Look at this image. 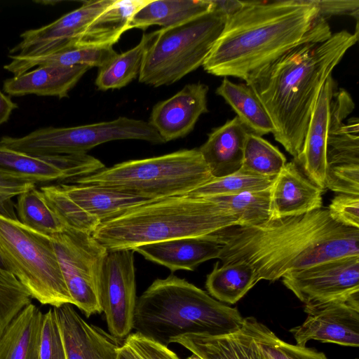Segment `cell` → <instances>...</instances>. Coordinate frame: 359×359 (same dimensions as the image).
Masks as SVG:
<instances>
[{
	"instance_id": "cell-30",
	"label": "cell",
	"mask_w": 359,
	"mask_h": 359,
	"mask_svg": "<svg viewBox=\"0 0 359 359\" xmlns=\"http://www.w3.org/2000/svg\"><path fill=\"white\" fill-rule=\"evenodd\" d=\"M216 93L232 107L250 132L260 136L273 133L274 128L269 114L246 83H233L225 77Z\"/></svg>"
},
{
	"instance_id": "cell-36",
	"label": "cell",
	"mask_w": 359,
	"mask_h": 359,
	"mask_svg": "<svg viewBox=\"0 0 359 359\" xmlns=\"http://www.w3.org/2000/svg\"><path fill=\"white\" fill-rule=\"evenodd\" d=\"M275 177L256 175L241 168L232 174L212 178L187 195L210 197L262 191L271 188Z\"/></svg>"
},
{
	"instance_id": "cell-14",
	"label": "cell",
	"mask_w": 359,
	"mask_h": 359,
	"mask_svg": "<svg viewBox=\"0 0 359 359\" xmlns=\"http://www.w3.org/2000/svg\"><path fill=\"white\" fill-rule=\"evenodd\" d=\"M281 278L304 304L348 298L359 294V256L323 262L288 272Z\"/></svg>"
},
{
	"instance_id": "cell-39",
	"label": "cell",
	"mask_w": 359,
	"mask_h": 359,
	"mask_svg": "<svg viewBox=\"0 0 359 359\" xmlns=\"http://www.w3.org/2000/svg\"><path fill=\"white\" fill-rule=\"evenodd\" d=\"M260 348L266 359H327L321 352L285 342L269 328Z\"/></svg>"
},
{
	"instance_id": "cell-46",
	"label": "cell",
	"mask_w": 359,
	"mask_h": 359,
	"mask_svg": "<svg viewBox=\"0 0 359 359\" xmlns=\"http://www.w3.org/2000/svg\"><path fill=\"white\" fill-rule=\"evenodd\" d=\"M16 108L18 104L0 90V126L9 119L12 111Z\"/></svg>"
},
{
	"instance_id": "cell-12",
	"label": "cell",
	"mask_w": 359,
	"mask_h": 359,
	"mask_svg": "<svg viewBox=\"0 0 359 359\" xmlns=\"http://www.w3.org/2000/svg\"><path fill=\"white\" fill-rule=\"evenodd\" d=\"M355 104L349 93L339 88L330 76L324 83L312 111L302 151L294 161L304 175L324 190L326 150L329 133L336 119L348 116Z\"/></svg>"
},
{
	"instance_id": "cell-44",
	"label": "cell",
	"mask_w": 359,
	"mask_h": 359,
	"mask_svg": "<svg viewBox=\"0 0 359 359\" xmlns=\"http://www.w3.org/2000/svg\"><path fill=\"white\" fill-rule=\"evenodd\" d=\"M135 349L142 359H181L168 346L148 338H141L135 344Z\"/></svg>"
},
{
	"instance_id": "cell-25",
	"label": "cell",
	"mask_w": 359,
	"mask_h": 359,
	"mask_svg": "<svg viewBox=\"0 0 359 359\" xmlns=\"http://www.w3.org/2000/svg\"><path fill=\"white\" fill-rule=\"evenodd\" d=\"M58 186L69 199L100 223L116 218L135 207L154 201L97 184H60Z\"/></svg>"
},
{
	"instance_id": "cell-20",
	"label": "cell",
	"mask_w": 359,
	"mask_h": 359,
	"mask_svg": "<svg viewBox=\"0 0 359 359\" xmlns=\"http://www.w3.org/2000/svg\"><path fill=\"white\" fill-rule=\"evenodd\" d=\"M65 348V359H116L121 340L87 323L72 304L53 307Z\"/></svg>"
},
{
	"instance_id": "cell-1",
	"label": "cell",
	"mask_w": 359,
	"mask_h": 359,
	"mask_svg": "<svg viewBox=\"0 0 359 359\" xmlns=\"http://www.w3.org/2000/svg\"><path fill=\"white\" fill-rule=\"evenodd\" d=\"M221 245L222 264L244 262L259 280L274 281L285 273L328 260L359 256V229L335 221L327 208L235 226L206 236Z\"/></svg>"
},
{
	"instance_id": "cell-47",
	"label": "cell",
	"mask_w": 359,
	"mask_h": 359,
	"mask_svg": "<svg viewBox=\"0 0 359 359\" xmlns=\"http://www.w3.org/2000/svg\"><path fill=\"white\" fill-rule=\"evenodd\" d=\"M116 359H142V358L126 340H124L118 349Z\"/></svg>"
},
{
	"instance_id": "cell-17",
	"label": "cell",
	"mask_w": 359,
	"mask_h": 359,
	"mask_svg": "<svg viewBox=\"0 0 359 359\" xmlns=\"http://www.w3.org/2000/svg\"><path fill=\"white\" fill-rule=\"evenodd\" d=\"M268 327L254 317L243 318L236 331L222 335L189 334L173 338L201 359H266L260 348Z\"/></svg>"
},
{
	"instance_id": "cell-37",
	"label": "cell",
	"mask_w": 359,
	"mask_h": 359,
	"mask_svg": "<svg viewBox=\"0 0 359 359\" xmlns=\"http://www.w3.org/2000/svg\"><path fill=\"white\" fill-rule=\"evenodd\" d=\"M51 208L68 228L92 234L100 222L86 212L61 190L58 184L39 187Z\"/></svg>"
},
{
	"instance_id": "cell-7",
	"label": "cell",
	"mask_w": 359,
	"mask_h": 359,
	"mask_svg": "<svg viewBox=\"0 0 359 359\" xmlns=\"http://www.w3.org/2000/svg\"><path fill=\"white\" fill-rule=\"evenodd\" d=\"M226 20L224 14L213 8L194 19L151 32L139 81L154 87L168 86L203 66Z\"/></svg>"
},
{
	"instance_id": "cell-31",
	"label": "cell",
	"mask_w": 359,
	"mask_h": 359,
	"mask_svg": "<svg viewBox=\"0 0 359 359\" xmlns=\"http://www.w3.org/2000/svg\"><path fill=\"white\" fill-rule=\"evenodd\" d=\"M259 281L254 269L246 263L233 262L219 266L217 262L207 276L205 287L208 294L217 301L233 304Z\"/></svg>"
},
{
	"instance_id": "cell-11",
	"label": "cell",
	"mask_w": 359,
	"mask_h": 359,
	"mask_svg": "<svg viewBox=\"0 0 359 359\" xmlns=\"http://www.w3.org/2000/svg\"><path fill=\"white\" fill-rule=\"evenodd\" d=\"M132 250H108L100 278L97 298L108 331L122 340L132 332L136 282Z\"/></svg>"
},
{
	"instance_id": "cell-43",
	"label": "cell",
	"mask_w": 359,
	"mask_h": 359,
	"mask_svg": "<svg viewBox=\"0 0 359 359\" xmlns=\"http://www.w3.org/2000/svg\"><path fill=\"white\" fill-rule=\"evenodd\" d=\"M319 10L321 17L326 19L332 15H348L358 18L359 1L358 0L322 1L309 0Z\"/></svg>"
},
{
	"instance_id": "cell-23",
	"label": "cell",
	"mask_w": 359,
	"mask_h": 359,
	"mask_svg": "<svg viewBox=\"0 0 359 359\" xmlns=\"http://www.w3.org/2000/svg\"><path fill=\"white\" fill-rule=\"evenodd\" d=\"M221 245L206 237H190L140 245L133 250L172 272L194 271L200 264L219 258Z\"/></svg>"
},
{
	"instance_id": "cell-13",
	"label": "cell",
	"mask_w": 359,
	"mask_h": 359,
	"mask_svg": "<svg viewBox=\"0 0 359 359\" xmlns=\"http://www.w3.org/2000/svg\"><path fill=\"white\" fill-rule=\"evenodd\" d=\"M104 165L87 154L34 156L0 143V175L39 185L76 184Z\"/></svg>"
},
{
	"instance_id": "cell-50",
	"label": "cell",
	"mask_w": 359,
	"mask_h": 359,
	"mask_svg": "<svg viewBox=\"0 0 359 359\" xmlns=\"http://www.w3.org/2000/svg\"><path fill=\"white\" fill-rule=\"evenodd\" d=\"M355 359H358V358H355Z\"/></svg>"
},
{
	"instance_id": "cell-38",
	"label": "cell",
	"mask_w": 359,
	"mask_h": 359,
	"mask_svg": "<svg viewBox=\"0 0 359 359\" xmlns=\"http://www.w3.org/2000/svg\"><path fill=\"white\" fill-rule=\"evenodd\" d=\"M32 299L29 291L15 275L0 266V336Z\"/></svg>"
},
{
	"instance_id": "cell-41",
	"label": "cell",
	"mask_w": 359,
	"mask_h": 359,
	"mask_svg": "<svg viewBox=\"0 0 359 359\" xmlns=\"http://www.w3.org/2000/svg\"><path fill=\"white\" fill-rule=\"evenodd\" d=\"M327 208L337 222L359 229V196L339 194Z\"/></svg>"
},
{
	"instance_id": "cell-15",
	"label": "cell",
	"mask_w": 359,
	"mask_h": 359,
	"mask_svg": "<svg viewBox=\"0 0 359 359\" xmlns=\"http://www.w3.org/2000/svg\"><path fill=\"white\" fill-rule=\"evenodd\" d=\"M307 316L302 324L290 329L297 345L310 340L346 346H359V294L348 298L304 304Z\"/></svg>"
},
{
	"instance_id": "cell-8",
	"label": "cell",
	"mask_w": 359,
	"mask_h": 359,
	"mask_svg": "<svg viewBox=\"0 0 359 359\" xmlns=\"http://www.w3.org/2000/svg\"><path fill=\"white\" fill-rule=\"evenodd\" d=\"M0 257L32 299L53 307L74 304L48 236L25 226L15 215L0 213Z\"/></svg>"
},
{
	"instance_id": "cell-40",
	"label": "cell",
	"mask_w": 359,
	"mask_h": 359,
	"mask_svg": "<svg viewBox=\"0 0 359 359\" xmlns=\"http://www.w3.org/2000/svg\"><path fill=\"white\" fill-rule=\"evenodd\" d=\"M39 359H65L62 338L53 307L43 314Z\"/></svg>"
},
{
	"instance_id": "cell-19",
	"label": "cell",
	"mask_w": 359,
	"mask_h": 359,
	"mask_svg": "<svg viewBox=\"0 0 359 359\" xmlns=\"http://www.w3.org/2000/svg\"><path fill=\"white\" fill-rule=\"evenodd\" d=\"M325 188L338 194L359 196L358 120L334 127L327 142Z\"/></svg>"
},
{
	"instance_id": "cell-32",
	"label": "cell",
	"mask_w": 359,
	"mask_h": 359,
	"mask_svg": "<svg viewBox=\"0 0 359 359\" xmlns=\"http://www.w3.org/2000/svg\"><path fill=\"white\" fill-rule=\"evenodd\" d=\"M150 37L151 32L144 33L135 47L117 54L99 68L95 81L97 88L101 90L119 89L138 77Z\"/></svg>"
},
{
	"instance_id": "cell-34",
	"label": "cell",
	"mask_w": 359,
	"mask_h": 359,
	"mask_svg": "<svg viewBox=\"0 0 359 359\" xmlns=\"http://www.w3.org/2000/svg\"><path fill=\"white\" fill-rule=\"evenodd\" d=\"M270 189L207 198L238 218L241 226L256 225L269 220Z\"/></svg>"
},
{
	"instance_id": "cell-33",
	"label": "cell",
	"mask_w": 359,
	"mask_h": 359,
	"mask_svg": "<svg viewBox=\"0 0 359 359\" xmlns=\"http://www.w3.org/2000/svg\"><path fill=\"white\" fill-rule=\"evenodd\" d=\"M15 208L18 220L35 231L53 235L68 228L37 187L19 195Z\"/></svg>"
},
{
	"instance_id": "cell-10",
	"label": "cell",
	"mask_w": 359,
	"mask_h": 359,
	"mask_svg": "<svg viewBox=\"0 0 359 359\" xmlns=\"http://www.w3.org/2000/svg\"><path fill=\"white\" fill-rule=\"evenodd\" d=\"M47 236L73 305L86 317L101 313L97 288L108 250L92 234L71 228L60 233Z\"/></svg>"
},
{
	"instance_id": "cell-45",
	"label": "cell",
	"mask_w": 359,
	"mask_h": 359,
	"mask_svg": "<svg viewBox=\"0 0 359 359\" xmlns=\"http://www.w3.org/2000/svg\"><path fill=\"white\" fill-rule=\"evenodd\" d=\"M212 1L213 8L224 14L226 18L238 11L244 5V1Z\"/></svg>"
},
{
	"instance_id": "cell-49",
	"label": "cell",
	"mask_w": 359,
	"mask_h": 359,
	"mask_svg": "<svg viewBox=\"0 0 359 359\" xmlns=\"http://www.w3.org/2000/svg\"><path fill=\"white\" fill-rule=\"evenodd\" d=\"M0 266H3V267H4V263H3V261H2L1 258V257H0ZM4 268H5V267H4Z\"/></svg>"
},
{
	"instance_id": "cell-28",
	"label": "cell",
	"mask_w": 359,
	"mask_h": 359,
	"mask_svg": "<svg viewBox=\"0 0 359 359\" xmlns=\"http://www.w3.org/2000/svg\"><path fill=\"white\" fill-rule=\"evenodd\" d=\"M151 0H114L88 25L78 44L113 46L129 29L135 14Z\"/></svg>"
},
{
	"instance_id": "cell-2",
	"label": "cell",
	"mask_w": 359,
	"mask_h": 359,
	"mask_svg": "<svg viewBox=\"0 0 359 359\" xmlns=\"http://www.w3.org/2000/svg\"><path fill=\"white\" fill-rule=\"evenodd\" d=\"M332 34L309 0L244 1L226 18L203 67L215 76L245 81L290 50Z\"/></svg>"
},
{
	"instance_id": "cell-27",
	"label": "cell",
	"mask_w": 359,
	"mask_h": 359,
	"mask_svg": "<svg viewBox=\"0 0 359 359\" xmlns=\"http://www.w3.org/2000/svg\"><path fill=\"white\" fill-rule=\"evenodd\" d=\"M118 53L113 46H92L75 44L49 54L36 57L9 55L11 62L4 68L13 76L21 75L32 68L46 65L62 66L86 65L100 68Z\"/></svg>"
},
{
	"instance_id": "cell-26",
	"label": "cell",
	"mask_w": 359,
	"mask_h": 359,
	"mask_svg": "<svg viewBox=\"0 0 359 359\" xmlns=\"http://www.w3.org/2000/svg\"><path fill=\"white\" fill-rule=\"evenodd\" d=\"M43 314L31 303L11 320L0 336V359H39Z\"/></svg>"
},
{
	"instance_id": "cell-29",
	"label": "cell",
	"mask_w": 359,
	"mask_h": 359,
	"mask_svg": "<svg viewBox=\"0 0 359 359\" xmlns=\"http://www.w3.org/2000/svg\"><path fill=\"white\" fill-rule=\"evenodd\" d=\"M213 10L212 0H151L138 11L129 24L130 29L151 25L172 27Z\"/></svg>"
},
{
	"instance_id": "cell-35",
	"label": "cell",
	"mask_w": 359,
	"mask_h": 359,
	"mask_svg": "<svg viewBox=\"0 0 359 359\" xmlns=\"http://www.w3.org/2000/svg\"><path fill=\"white\" fill-rule=\"evenodd\" d=\"M287 163L279 149L262 136L249 132L247 135L241 168L262 176L275 177Z\"/></svg>"
},
{
	"instance_id": "cell-4",
	"label": "cell",
	"mask_w": 359,
	"mask_h": 359,
	"mask_svg": "<svg viewBox=\"0 0 359 359\" xmlns=\"http://www.w3.org/2000/svg\"><path fill=\"white\" fill-rule=\"evenodd\" d=\"M243 318L236 308L222 303L174 275L156 279L137 298L133 330L168 346L172 339L198 334L222 335L238 330Z\"/></svg>"
},
{
	"instance_id": "cell-16",
	"label": "cell",
	"mask_w": 359,
	"mask_h": 359,
	"mask_svg": "<svg viewBox=\"0 0 359 359\" xmlns=\"http://www.w3.org/2000/svg\"><path fill=\"white\" fill-rule=\"evenodd\" d=\"M114 1H85L48 25L24 32L21 41L10 50L11 55L40 56L77 44L91 22Z\"/></svg>"
},
{
	"instance_id": "cell-3",
	"label": "cell",
	"mask_w": 359,
	"mask_h": 359,
	"mask_svg": "<svg viewBox=\"0 0 359 359\" xmlns=\"http://www.w3.org/2000/svg\"><path fill=\"white\" fill-rule=\"evenodd\" d=\"M358 26L325 40L302 44L251 76V87L273 126L275 140L296 161L300 155L319 93L348 50L358 39Z\"/></svg>"
},
{
	"instance_id": "cell-9",
	"label": "cell",
	"mask_w": 359,
	"mask_h": 359,
	"mask_svg": "<svg viewBox=\"0 0 359 359\" xmlns=\"http://www.w3.org/2000/svg\"><path fill=\"white\" fill-rule=\"evenodd\" d=\"M123 140L164 143L149 122L125 116L73 127L42 128L22 137L3 136L0 143L31 155L55 156L86 154L101 144Z\"/></svg>"
},
{
	"instance_id": "cell-48",
	"label": "cell",
	"mask_w": 359,
	"mask_h": 359,
	"mask_svg": "<svg viewBox=\"0 0 359 359\" xmlns=\"http://www.w3.org/2000/svg\"><path fill=\"white\" fill-rule=\"evenodd\" d=\"M186 359H201V358H198V356H196V355L192 354L191 356L188 357Z\"/></svg>"
},
{
	"instance_id": "cell-6",
	"label": "cell",
	"mask_w": 359,
	"mask_h": 359,
	"mask_svg": "<svg viewBox=\"0 0 359 359\" xmlns=\"http://www.w3.org/2000/svg\"><path fill=\"white\" fill-rule=\"evenodd\" d=\"M213 177L198 149L124 161L76 184H97L156 201L184 195Z\"/></svg>"
},
{
	"instance_id": "cell-21",
	"label": "cell",
	"mask_w": 359,
	"mask_h": 359,
	"mask_svg": "<svg viewBox=\"0 0 359 359\" xmlns=\"http://www.w3.org/2000/svg\"><path fill=\"white\" fill-rule=\"evenodd\" d=\"M323 192L294 161L287 163L270 189L269 220L299 215L322 208Z\"/></svg>"
},
{
	"instance_id": "cell-24",
	"label": "cell",
	"mask_w": 359,
	"mask_h": 359,
	"mask_svg": "<svg viewBox=\"0 0 359 359\" xmlns=\"http://www.w3.org/2000/svg\"><path fill=\"white\" fill-rule=\"evenodd\" d=\"M249 132L236 116L208 135L198 150L213 178L232 174L241 168L244 144Z\"/></svg>"
},
{
	"instance_id": "cell-5",
	"label": "cell",
	"mask_w": 359,
	"mask_h": 359,
	"mask_svg": "<svg viewBox=\"0 0 359 359\" xmlns=\"http://www.w3.org/2000/svg\"><path fill=\"white\" fill-rule=\"evenodd\" d=\"M238 218L207 197L187 194L154 201L102 222L93 237L107 250L190 237H206L231 226Z\"/></svg>"
},
{
	"instance_id": "cell-22",
	"label": "cell",
	"mask_w": 359,
	"mask_h": 359,
	"mask_svg": "<svg viewBox=\"0 0 359 359\" xmlns=\"http://www.w3.org/2000/svg\"><path fill=\"white\" fill-rule=\"evenodd\" d=\"M90 68L86 65H41L6 79L3 90L8 96L36 95L63 98Z\"/></svg>"
},
{
	"instance_id": "cell-42",
	"label": "cell",
	"mask_w": 359,
	"mask_h": 359,
	"mask_svg": "<svg viewBox=\"0 0 359 359\" xmlns=\"http://www.w3.org/2000/svg\"><path fill=\"white\" fill-rule=\"evenodd\" d=\"M35 184L0 175V213L15 215L11 199L18 196Z\"/></svg>"
},
{
	"instance_id": "cell-18",
	"label": "cell",
	"mask_w": 359,
	"mask_h": 359,
	"mask_svg": "<svg viewBox=\"0 0 359 359\" xmlns=\"http://www.w3.org/2000/svg\"><path fill=\"white\" fill-rule=\"evenodd\" d=\"M208 92L204 83L187 84L154 106L149 123L164 142L184 137L194 130L199 117L208 111Z\"/></svg>"
}]
</instances>
